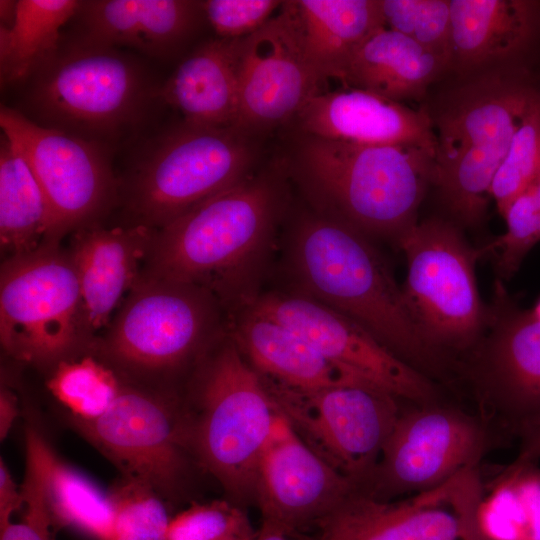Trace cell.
I'll return each instance as SVG.
<instances>
[{
    "label": "cell",
    "instance_id": "1f68e13d",
    "mask_svg": "<svg viewBox=\"0 0 540 540\" xmlns=\"http://www.w3.org/2000/svg\"><path fill=\"white\" fill-rule=\"evenodd\" d=\"M123 380L110 366L91 354L59 362L46 386L68 411V417L94 420L117 399Z\"/></svg>",
    "mask_w": 540,
    "mask_h": 540
},
{
    "label": "cell",
    "instance_id": "4316f807",
    "mask_svg": "<svg viewBox=\"0 0 540 540\" xmlns=\"http://www.w3.org/2000/svg\"><path fill=\"white\" fill-rule=\"evenodd\" d=\"M446 61L412 39L381 28L374 32L350 60L342 83L388 99H422L428 87L445 71Z\"/></svg>",
    "mask_w": 540,
    "mask_h": 540
},
{
    "label": "cell",
    "instance_id": "6da1fadb",
    "mask_svg": "<svg viewBox=\"0 0 540 540\" xmlns=\"http://www.w3.org/2000/svg\"><path fill=\"white\" fill-rule=\"evenodd\" d=\"M372 240L353 226L310 208L299 212L283 238L284 290L350 318L437 385L453 382L457 363L423 335L408 310L402 287Z\"/></svg>",
    "mask_w": 540,
    "mask_h": 540
},
{
    "label": "cell",
    "instance_id": "5b68a950",
    "mask_svg": "<svg viewBox=\"0 0 540 540\" xmlns=\"http://www.w3.org/2000/svg\"><path fill=\"white\" fill-rule=\"evenodd\" d=\"M227 327L207 289L141 272L90 354L128 383L177 394V379L193 372Z\"/></svg>",
    "mask_w": 540,
    "mask_h": 540
},
{
    "label": "cell",
    "instance_id": "30bf717a",
    "mask_svg": "<svg viewBox=\"0 0 540 540\" xmlns=\"http://www.w3.org/2000/svg\"><path fill=\"white\" fill-rule=\"evenodd\" d=\"M407 262L402 286L408 310L426 339L455 361L479 344L489 324L473 249L453 221H418L397 240Z\"/></svg>",
    "mask_w": 540,
    "mask_h": 540
},
{
    "label": "cell",
    "instance_id": "484cf974",
    "mask_svg": "<svg viewBox=\"0 0 540 540\" xmlns=\"http://www.w3.org/2000/svg\"><path fill=\"white\" fill-rule=\"evenodd\" d=\"M305 56L325 82L342 81L360 46L385 27L379 0L286 1Z\"/></svg>",
    "mask_w": 540,
    "mask_h": 540
},
{
    "label": "cell",
    "instance_id": "f35d334b",
    "mask_svg": "<svg viewBox=\"0 0 540 540\" xmlns=\"http://www.w3.org/2000/svg\"><path fill=\"white\" fill-rule=\"evenodd\" d=\"M21 490L24 496L21 518L0 525V540H53L50 516L38 481L28 467L25 468Z\"/></svg>",
    "mask_w": 540,
    "mask_h": 540
},
{
    "label": "cell",
    "instance_id": "f6af8a7d",
    "mask_svg": "<svg viewBox=\"0 0 540 540\" xmlns=\"http://www.w3.org/2000/svg\"><path fill=\"white\" fill-rule=\"evenodd\" d=\"M254 534H255V532H254ZM254 534L247 535V536L235 537V538H231V539H228V540H253Z\"/></svg>",
    "mask_w": 540,
    "mask_h": 540
},
{
    "label": "cell",
    "instance_id": "ee69618b",
    "mask_svg": "<svg viewBox=\"0 0 540 540\" xmlns=\"http://www.w3.org/2000/svg\"><path fill=\"white\" fill-rule=\"evenodd\" d=\"M528 190L533 194L535 199L540 204V178L528 188Z\"/></svg>",
    "mask_w": 540,
    "mask_h": 540
},
{
    "label": "cell",
    "instance_id": "603a6c76",
    "mask_svg": "<svg viewBox=\"0 0 540 540\" xmlns=\"http://www.w3.org/2000/svg\"><path fill=\"white\" fill-rule=\"evenodd\" d=\"M450 69L462 78L513 65L535 36L540 3L450 0Z\"/></svg>",
    "mask_w": 540,
    "mask_h": 540
},
{
    "label": "cell",
    "instance_id": "f546056e",
    "mask_svg": "<svg viewBox=\"0 0 540 540\" xmlns=\"http://www.w3.org/2000/svg\"><path fill=\"white\" fill-rule=\"evenodd\" d=\"M82 1L18 0L13 21L0 26L2 84L26 82L58 51L62 27Z\"/></svg>",
    "mask_w": 540,
    "mask_h": 540
},
{
    "label": "cell",
    "instance_id": "f1b7e54d",
    "mask_svg": "<svg viewBox=\"0 0 540 540\" xmlns=\"http://www.w3.org/2000/svg\"><path fill=\"white\" fill-rule=\"evenodd\" d=\"M46 197L30 166L2 133L0 141V247L2 260L51 243Z\"/></svg>",
    "mask_w": 540,
    "mask_h": 540
},
{
    "label": "cell",
    "instance_id": "ac0fdd59",
    "mask_svg": "<svg viewBox=\"0 0 540 540\" xmlns=\"http://www.w3.org/2000/svg\"><path fill=\"white\" fill-rule=\"evenodd\" d=\"M284 1L277 15L238 42V110L234 127L258 138L294 120L323 92Z\"/></svg>",
    "mask_w": 540,
    "mask_h": 540
},
{
    "label": "cell",
    "instance_id": "4fadbf2b",
    "mask_svg": "<svg viewBox=\"0 0 540 540\" xmlns=\"http://www.w3.org/2000/svg\"><path fill=\"white\" fill-rule=\"evenodd\" d=\"M69 418L73 428L121 472L150 485L164 500L179 495L190 453L177 394L128 383L102 416Z\"/></svg>",
    "mask_w": 540,
    "mask_h": 540
},
{
    "label": "cell",
    "instance_id": "7a4b0ae2",
    "mask_svg": "<svg viewBox=\"0 0 540 540\" xmlns=\"http://www.w3.org/2000/svg\"><path fill=\"white\" fill-rule=\"evenodd\" d=\"M284 165L251 173L155 229L142 273L210 291L227 315L261 293L289 202Z\"/></svg>",
    "mask_w": 540,
    "mask_h": 540
},
{
    "label": "cell",
    "instance_id": "9c48e42d",
    "mask_svg": "<svg viewBox=\"0 0 540 540\" xmlns=\"http://www.w3.org/2000/svg\"><path fill=\"white\" fill-rule=\"evenodd\" d=\"M0 341L11 358L50 370L90 354L94 338L74 264L61 242L2 260Z\"/></svg>",
    "mask_w": 540,
    "mask_h": 540
},
{
    "label": "cell",
    "instance_id": "3957f363",
    "mask_svg": "<svg viewBox=\"0 0 540 540\" xmlns=\"http://www.w3.org/2000/svg\"><path fill=\"white\" fill-rule=\"evenodd\" d=\"M284 163L313 211L395 243L416 224L435 154L416 145H362L301 134Z\"/></svg>",
    "mask_w": 540,
    "mask_h": 540
},
{
    "label": "cell",
    "instance_id": "4dcf8cb0",
    "mask_svg": "<svg viewBox=\"0 0 540 540\" xmlns=\"http://www.w3.org/2000/svg\"><path fill=\"white\" fill-rule=\"evenodd\" d=\"M480 540H540V469L511 463L477 510Z\"/></svg>",
    "mask_w": 540,
    "mask_h": 540
},
{
    "label": "cell",
    "instance_id": "2e32d148",
    "mask_svg": "<svg viewBox=\"0 0 540 540\" xmlns=\"http://www.w3.org/2000/svg\"><path fill=\"white\" fill-rule=\"evenodd\" d=\"M477 469L432 490L379 500L358 488L313 526L306 540H479Z\"/></svg>",
    "mask_w": 540,
    "mask_h": 540
},
{
    "label": "cell",
    "instance_id": "7c38bea8",
    "mask_svg": "<svg viewBox=\"0 0 540 540\" xmlns=\"http://www.w3.org/2000/svg\"><path fill=\"white\" fill-rule=\"evenodd\" d=\"M265 381L280 412L305 443L361 488L401 414V400L359 384L298 392Z\"/></svg>",
    "mask_w": 540,
    "mask_h": 540
},
{
    "label": "cell",
    "instance_id": "d6986e66",
    "mask_svg": "<svg viewBox=\"0 0 540 540\" xmlns=\"http://www.w3.org/2000/svg\"><path fill=\"white\" fill-rule=\"evenodd\" d=\"M356 488L312 450L280 412L258 462L255 501L262 520L291 536L313 526Z\"/></svg>",
    "mask_w": 540,
    "mask_h": 540
},
{
    "label": "cell",
    "instance_id": "52a82bcc",
    "mask_svg": "<svg viewBox=\"0 0 540 540\" xmlns=\"http://www.w3.org/2000/svg\"><path fill=\"white\" fill-rule=\"evenodd\" d=\"M28 80L26 110L20 112L39 125L107 150L137 129L152 100L161 97L132 56L76 38L60 44Z\"/></svg>",
    "mask_w": 540,
    "mask_h": 540
},
{
    "label": "cell",
    "instance_id": "277c9868",
    "mask_svg": "<svg viewBox=\"0 0 540 540\" xmlns=\"http://www.w3.org/2000/svg\"><path fill=\"white\" fill-rule=\"evenodd\" d=\"M540 87L514 65L463 78L430 112L436 136L432 185L454 223L477 225L485 216L493 178Z\"/></svg>",
    "mask_w": 540,
    "mask_h": 540
},
{
    "label": "cell",
    "instance_id": "8d00e7d4",
    "mask_svg": "<svg viewBox=\"0 0 540 540\" xmlns=\"http://www.w3.org/2000/svg\"><path fill=\"white\" fill-rule=\"evenodd\" d=\"M254 532L238 504L219 499L193 503L172 517L165 540H228Z\"/></svg>",
    "mask_w": 540,
    "mask_h": 540
},
{
    "label": "cell",
    "instance_id": "e575fe53",
    "mask_svg": "<svg viewBox=\"0 0 540 540\" xmlns=\"http://www.w3.org/2000/svg\"><path fill=\"white\" fill-rule=\"evenodd\" d=\"M540 178V98L523 115L509 149L498 168L490 197L499 212Z\"/></svg>",
    "mask_w": 540,
    "mask_h": 540
},
{
    "label": "cell",
    "instance_id": "ba28073f",
    "mask_svg": "<svg viewBox=\"0 0 540 540\" xmlns=\"http://www.w3.org/2000/svg\"><path fill=\"white\" fill-rule=\"evenodd\" d=\"M258 138L182 123L138 161L124 199L130 224L159 229L253 173Z\"/></svg>",
    "mask_w": 540,
    "mask_h": 540
},
{
    "label": "cell",
    "instance_id": "d6a6232c",
    "mask_svg": "<svg viewBox=\"0 0 540 540\" xmlns=\"http://www.w3.org/2000/svg\"><path fill=\"white\" fill-rule=\"evenodd\" d=\"M108 495L113 540H165L171 518L164 499L150 485L121 476Z\"/></svg>",
    "mask_w": 540,
    "mask_h": 540
},
{
    "label": "cell",
    "instance_id": "44dd1931",
    "mask_svg": "<svg viewBox=\"0 0 540 540\" xmlns=\"http://www.w3.org/2000/svg\"><path fill=\"white\" fill-rule=\"evenodd\" d=\"M75 16L76 39L161 60L178 55L205 20L202 1L192 0L82 1Z\"/></svg>",
    "mask_w": 540,
    "mask_h": 540
},
{
    "label": "cell",
    "instance_id": "83f0119b",
    "mask_svg": "<svg viewBox=\"0 0 540 540\" xmlns=\"http://www.w3.org/2000/svg\"><path fill=\"white\" fill-rule=\"evenodd\" d=\"M25 451V466L38 481L52 525L73 528L94 540H113L108 493L64 462L33 427L26 428Z\"/></svg>",
    "mask_w": 540,
    "mask_h": 540
},
{
    "label": "cell",
    "instance_id": "b9f144b4",
    "mask_svg": "<svg viewBox=\"0 0 540 540\" xmlns=\"http://www.w3.org/2000/svg\"><path fill=\"white\" fill-rule=\"evenodd\" d=\"M253 540H289V535L277 524L262 520L260 528L255 531Z\"/></svg>",
    "mask_w": 540,
    "mask_h": 540
},
{
    "label": "cell",
    "instance_id": "8fae6325",
    "mask_svg": "<svg viewBox=\"0 0 540 540\" xmlns=\"http://www.w3.org/2000/svg\"><path fill=\"white\" fill-rule=\"evenodd\" d=\"M487 423L441 401L401 414L369 480L358 488L384 501L437 488L470 470L487 450Z\"/></svg>",
    "mask_w": 540,
    "mask_h": 540
},
{
    "label": "cell",
    "instance_id": "8992f818",
    "mask_svg": "<svg viewBox=\"0 0 540 540\" xmlns=\"http://www.w3.org/2000/svg\"><path fill=\"white\" fill-rule=\"evenodd\" d=\"M192 410L181 406L184 438L197 463L234 503L255 500L258 462L279 408L265 379L228 332L190 374Z\"/></svg>",
    "mask_w": 540,
    "mask_h": 540
},
{
    "label": "cell",
    "instance_id": "9a60e30c",
    "mask_svg": "<svg viewBox=\"0 0 540 540\" xmlns=\"http://www.w3.org/2000/svg\"><path fill=\"white\" fill-rule=\"evenodd\" d=\"M302 336L348 382L413 405L440 402L436 383L402 361L350 318L303 295L274 290L247 307Z\"/></svg>",
    "mask_w": 540,
    "mask_h": 540
},
{
    "label": "cell",
    "instance_id": "e0dca14e",
    "mask_svg": "<svg viewBox=\"0 0 540 540\" xmlns=\"http://www.w3.org/2000/svg\"><path fill=\"white\" fill-rule=\"evenodd\" d=\"M488 336L461 366L473 384L486 423L524 435L540 425V300L528 310L508 304Z\"/></svg>",
    "mask_w": 540,
    "mask_h": 540
},
{
    "label": "cell",
    "instance_id": "60d3db41",
    "mask_svg": "<svg viewBox=\"0 0 540 540\" xmlns=\"http://www.w3.org/2000/svg\"><path fill=\"white\" fill-rule=\"evenodd\" d=\"M18 400L7 386H1L0 391V438L5 439L16 417L18 416Z\"/></svg>",
    "mask_w": 540,
    "mask_h": 540
},
{
    "label": "cell",
    "instance_id": "ab89813d",
    "mask_svg": "<svg viewBox=\"0 0 540 540\" xmlns=\"http://www.w3.org/2000/svg\"><path fill=\"white\" fill-rule=\"evenodd\" d=\"M24 506L21 486H17L3 458L0 460V525L8 523Z\"/></svg>",
    "mask_w": 540,
    "mask_h": 540
},
{
    "label": "cell",
    "instance_id": "d4e9b609",
    "mask_svg": "<svg viewBox=\"0 0 540 540\" xmlns=\"http://www.w3.org/2000/svg\"><path fill=\"white\" fill-rule=\"evenodd\" d=\"M239 39H210L176 67L161 86V99L203 127L234 126L238 110Z\"/></svg>",
    "mask_w": 540,
    "mask_h": 540
},
{
    "label": "cell",
    "instance_id": "d590c367",
    "mask_svg": "<svg viewBox=\"0 0 540 540\" xmlns=\"http://www.w3.org/2000/svg\"><path fill=\"white\" fill-rule=\"evenodd\" d=\"M502 216L506 231L479 252L480 255L494 253L497 272L509 279L540 241V204L527 189L511 201Z\"/></svg>",
    "mask_w": 540,
    "mask_h": 540
},
{
    "label": "cell",
    "instance_id": "cb8c5ba5",
    "mask_svg": "<svg viewBox=\"0 0 540 540\" xmlns=\"http://www.w3.org/2000/svg\"><path fill=\"white\" fill-rule=\"evenodd\" d=\"M227 332L250 366L281 387L313 392L353 384L293 329L250 308L228 316Z\"/></svg>",
    "mask_w": 540,
    "mask_h": 540
},
{
    "label": "cell",
    "instance_id": "7bdbcfd3",
    "mask_svg": "<svg viewBox=\"0 0 540 540\" xmlns=\"http://www.w3.org/2000/svg\"><path fill=\"white\" fill-rule=\"evenodd\" d=\"M17 1L1 0L0 1V19L1 25H9L15 16Z\"/></svg>",
    "mask_w": 540,
    "mask_h": 540
},
{
    "label": "cell",
    "instance_id": "ffe728a7",
    "mask_svg": "<svg viewBox=\"0 0 540 540\" xmlns=\"http://www.w3.org/2000/svg\"><path fill=\"white\" fill-rule=\"evenodd\" d=\"M301 134L362 145H416L436 154L427 108L353 87L323 91L295 117Z\"/></svg>",
    "mask_w": 540,
    "mask_h": 540
},
{
    "label": "cell",
    "instance_id": "836d02e7",
    "mask_svg": "<svg viewBox=\"0 0 540 540\" xmlns=\"http://www.w3.org/2000/svg\"><path fill=\"white\" fill-rule=\"evenodd\" d=\"M385 28L398 32L447 62L452 56L450 0H379Z\"/></svg>",
    "mask_w": 540,
    "mask_h": 540
},
{
    "label": "cell",
    "instance_id": "7402d4cb",
    "mask_svg": "<svg viewBox=\"0 0 540 540\" xmlns=\"http://www.w3.org/2000/svg\"><path fill=\"white\" fill-rule=\"evenodd\" d=\"M154 233L155 229L140 224L113 228L96 224L72 233L67 249L77 273L87 327L94 340L108 326L120 300L138 280Z\"/></svg>",
    "mask_w": 540,
    "mask_h": 540
},
{
    "label": "cell",
    "instance_id": "74e56055",
    "mask_svg": "<svg viewBox=\"0 0 540 540\" xmlns=\"http://www.w3.org/2000/svg\"><path fill=\"white\" fill-rule=\"evenodd\" d=\"M279 0H207L202 1L205 20L219 38L241 39L262 28L275 10Z\"/></svg>",
    "mask_w": 540,
    "mask_h": 540
},
{
    "label": "cell",
    "instance_id": "5bb4252c",
    "mask_svg": "<svg viewBox=\"0 0 540 540\" xmlns=\"http://www.w3.org/2000/svg\"><path fill=\"white\" fill-rule=\"evenodd\" d=\"M0 126L30 166L46 197L52 242L98 224L116 202L118 183L106 148L39 125L7 106L1 107Z\"/></svg>",
    "mask_w": 540,
    "mask_h": 540
}]
</instances>
